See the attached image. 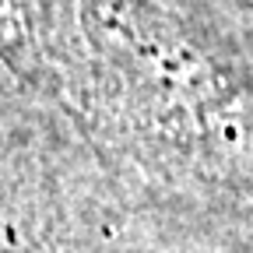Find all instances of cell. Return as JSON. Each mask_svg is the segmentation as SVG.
Returning <instances> with one entry per match:
<instances>
[{
	"label": "cell",
	"mask_w": 253,
	"mask_h": 253,
	"mask_svg": "<svg viewBox=\"0 0 253 253\" xmlns=\"http://www.w3.org/2000/svg\"><path fill=\"white\" fill-rule=\"evenodd\" d=\"M0 253H18V250H14L11 243H0Z\"/></svg>",
	"instance_id": "3"
},
{
	"label": "cell",
	"mask_w": 253,
	"mask_h": 253,
	"mask_svg": "<svg viewBox=\"0 0 253 253\" xmlns=\"http://www.w3.org/2000/svg\"><path fill=\"white\" fill-rule=\"evenodd\" d=\"M56 106L109 162L190 194L253 172V88L211 32L158 0H39Z\"/></svg>",
	"instance_id": "1"
},
{
	"label": "cell",
	"mask_w": 253,
	"mask_h": 253,
	"mask_svg": "<svg viewBox=\"0 0 253 253\" xmlns=\"http://www.w3.org/2000/svg\"><path fill=\"white\" fill-rule=\"evenodd\" d=\"M0 67L21 88L56 106V81L42 53L39 0H0Z\"/></svg>",
	"instance_id": "2"
}]
</instances>
